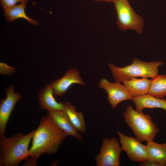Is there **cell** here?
<instances>
[{"label": "cell", "instance_id": "12", "mask_svg": "<svg viewBox=\"0 0 166 166\" xmlns=\"http://www.w3.org/2000/svg\"><path fill=\"white\" fill-rule=\"evenodd\" d=\"M54 96L51 84H47L44 87L40 90L38 96L39 107L48 111H63L64 102H57Z\"/></svg>", "mask_w": 166, "mask_h": 166}, {"label": "cell", "instance_id": "15", "mask_svg": "<svg viewBox=\"0 0 166 166\" xmlns=\"http://www.w3.org/2000/svg\"><path fill=\"white\" fill-rule=\"evenodd\" d=\"M151 80L142 77L133 78L123 81L122 82L132 98L148 93Z\"/></svg>", "mask_w": 166, "mask_h": 166}, {"label": "cell", "instance_id": "13", "mask_svg": "<svg viewBox=\"0 0 166 166\" xmlns=\"http://www.w3.org/2000/svg\"><path fill=\"white\" fill-rule=\"evenodd\" d=\"M147 160L166 166V143L160 144L152 140L146 145Z\"/></svg>", "mask_w": 166, "mask_h": 166}, {"label": "cell", "instance_id": "2", "mask_svg": "<svg viewBox=\"0 0 166 166\" xmlns=\"http://www.w3.org/2000/svg\"><path fill=\"white\" fill-rule=\"evenodd\" d=\"M35 130L24 135L19 132L10 138L0 136V166H16L28 157V149Z\"/></svg>", "mask_w": 166, "mask_h": 166}, {"label": "cell", "instance_id": "8", "mask_svg": "<svg viewBox=\"0 0 166 166\" xmlns=\"http://www.w3.org/2000/svg\"><path fill=\"white\" fill-rule=\"evenodd\" d=\"M99 86L107 93L108 102L112 109L115 108L121 102L132 98L124 85L118 81L112 82L105 78H102L100 81Z\"/></svg>", "mask_w": 166, "mask_h": 166}, {"label": "cell", "instance_id": "7", "mask_svg": "<svg viewBox=\"0 0 166 166\" xmlns=\"http://www.w3.org/2000/svg\"><path fill=\"white\" fill-rule=\"evenodd\" d=\"M117 133L122 151L126 152L130 160L140 163L147 160L146 145L136 138L127 136L119 131Z\"/></svg>", "mask_w": 166, "mask_h": 166}, {"label": "cell", "instance_id": "22", "mask_svg": "<svg viewBox=\"0 0 166 166\" xmlns=\"http://www.w3.org/2000/svg\"><path fill=\"white\" fill-rule=\"evenodd\" d=\"M93 1L95 2H113L114 1L116 0H93Z\"/></svg>", "mask_w": 166, "mask_h": 166}, {"label": "cell", "instance_id": "20", "mask_svg": "<svg viewBox=\"0 0 166 166\" xmlns=\"http://www.w3.org/2000/svg\"><path fill=\"white\" fill-rule=\"evenodd\" d=\"M25 0H0L1 5L4 10L11 7L17 2H21Z\"/></svg>", "mask_w": 166, "mask_h": 166}, {"label": "cell", "instance_id": "18", "mask_svg": "<svg viewBox=\"0 0 166 166\" xmlns=\"http://www.w3.org/2000/svg\"><path fill=\"white\" fill-rule=\"evenodd\" d=\"M148 94L159 98L166 96V75H157L151 80Z\"/></svg>", "mask_w": 166, "mask_h": 166}, {"label": "cell", "instance_id": "9", "mask_svg": "<svg viewBox=\"0 0 166 166\" xmlns=\"http://www.w3.org/2000/svg\"><path fill=\"white\" fill-rule=\"evenodd\" d=\"M13 84L6 88V97L0 102V136L4 135L8 121L11 113L17 102L22 98L19 93L15 92Z\"/></svg>", "mask_w": 166, "mask_h": 166}, {"label": "cell", "instance_id": "17", "mask_svg": "<svg viewBox=\"0 0 166 166\" xmlns=\"http://www.w3.org/2000/svg\"><path fill=\"white\" fill-rule=\"evenodd\" d=\"M29 0H25L18 5H14L4 10V15L7 20L10 22L18 18H23L28 21L30 24L36 26L38 22L28 17L25 11L26 4Z\"/></svg>", "mask_w": 166, "mask_h": 166}, {"label": "cell", "instance_id": "14", "mask_svg": "<svg viewBox=\"0 0 166 166\" xmlns=\"http://www.w3.org/2000/svg\"><path fill=\"white\" fill-rule=\"evenodd\" d=\"M132 100L138 112H142L146 108H160L166 111V99L164 98H157L147 94L132 98Z\"/></svg>", "mask_w": 166, "mask_h": 166}, {"label": "cell", "instance_id": "6", "mask_svg": "<svg viewBox=\"0 0 166 166\" xmlns=\"http://www.w3.org/2000/svg\"><path fill=\"white\" fill-rule=\"evenodd\" d=\"M120 141L114 137L104 138L99 153L95 157L97 166H119L120 156L123 151Z\"/></svg>", "mask_w": 166, "mask_h": 166}, {"label": "cell", "instance_id": "16", "mask_svg": "<svg viewBox=\"0 0 166 166\" xmlns=\"http://www.w3.org/2000/svg\"><path fill=\"white\" fill-rule=\"evenodd\" d=\"M63 111L77 132L83 133L86 132V124L83 113L77 112L75 106L69 101L64 102Z\"/></svg>", "mask_w": 166, "mask_h": 166}, {"label": "cell", "instance_id": "11", "mask_svg": "<svg viewBox=\"0 0 166 166\" xmlns=\"http://www.w3.org/2000/svg\"><path fill=\"white\" fill-rule=\"evenodd\" d=\"M67 136H72L79 140L83 138L73 126L63 111H48L47 115Z\"/></svg>", "mask_w": 166, "mask_h": 166}, {"label": "cell", "instance_id": "21", "mask_svg": "<svg viewBox=\"0 0 166 166\" xmlns=\"http://www.w3.org/2000/svg\"><path fill=\"white\" fill-rule=\"evenodd\" d=\"M139 165L142 166H161L160 164L158 163L152 162L148 160L140 163Z\"/></svg>", "mask_w": 166, "mask_h": 166}, {"label": "cell", "instance_id": "3", "mask_svg": "<svg viewBox=\"0 0 166 166\" xmlns=\"http://www.w3.org/2000/svg\"><path fill=\"white\" fill-rule=\"evenodd\" d=\"M123 115L125 121L140 142L153 140L159 131L151 116L138 112L128 105Z\"/></svg>", "mask_w": 166, "mask_h": 166}, {"label": "cell", "instance_id": "1", "mask_svg": "<svg viewBox=\"0 0 166 166\" xmlns=\"http://www.w3.org/2000/svg\"><path fill=\"white\" fill-rule=\"evenodd\" d=\"M67 136L47 116L43 117L35 130L28 157L23 166H36L37 160L41 155L55 153Z\"/></svg>", "mask_w": 166, "mask_h": 166}, {"label": "cell", "instance_id": "5", "mask_svg": "<svg viewBox=\"0 0 166 166\" xmlns=\"http://www.w3.org/2000/svg\"><path fill=\"white\" fill-rule=\"evenodd\" d=\"M117 14V24L120 30H133L138 34L143 30V18L133 10L128 0H116L113 2Z\"/></svg>", "mask_w": 166, "mask_h": 166}, {"label": "cell", "instance_id": "10", "mask_svg": "<svg viewBox=\"0 0 166 166\" xmlns=\"http://www.w3.org/2000/svg\"><path fill=\"white\" fill-rule=\"evenodd\" d=\"M51 84L54 95L59 97H62L73 84L82 85L85 84L80 76L79 71L74 68L70 69L61 78L53 81Z\"/></svg>", "mask_w": 166, "mask_h": 166}, {"label": "cell", "instance_id": "19", "mask_svg": "<svg viewBox=\"0 0 166 166\" xmlns=\"http://www.w3.org/2000/svg\"><path fill=\"white\" fill-rule=\"evenodd\" d=\"M16 72V68L8 65L6 63L0 62V73L2 75H10Z\"/></svg>", "mask_w": 166, "mask_h": 166}, {"label": "cell", "instance_id": "4", "mask_svg": "<svg viewBox=\"0 0 166 166\" xmlns=\"http://www.w3.org/2000/svg\"><path fill=\"white\" fill-rule=\"evenodd\" d=\"M164 63L160 61L144 62L134 58L131 64L122 67L109 63L108 65L116 81L122 82L133 78H154L158 73V67Z\"/></svg>", "mask_w": 166, "mask_h": 166}]
</instances>
